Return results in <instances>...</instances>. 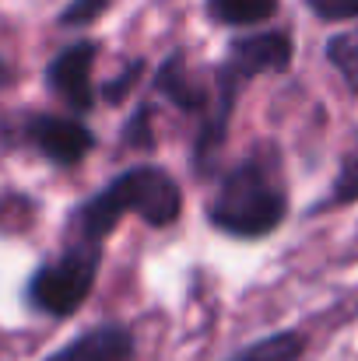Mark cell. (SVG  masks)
I'll list each match as a JSON object with an SVG mask.
<instances>
[{
	"label": "cell",
	"instance_id": "6da1fadb",
	"mask_svg": "<svg viewBox=\"0 0 358 361\" xmlns=\"http://www.w3.org/2000/svg\"><path fill=\"white\" fill-rule=\"evenodd\" d=\"M130 211L155 228L172 225L183 211V197H179L176 179L155 165L130 169L78 207L74 228L85 242H102L119 225V218Z\"/></svg>",
	"mask_w": 358,
	"mask_h": 361
},
{
	"label": "cell",
	"instance_id": "7a4b0ae2",
	"mask_svg": "<svg viewBox=\"0 0 358 361\" xmlns=\"http://www.w3.org/2000/svg\"><path fill=\"white\" fill-rule=\"evenodd\" d=\"M288 63H292V35L288 32H260V35L236 39L229 46V56L218 67L215 99L208 102V113H204L197 144H193V161L201 169H208L211 158L218 154V147L225 144V130L236 113L242 85L260 74H281V71H288Z\"/></svg>",
	"mask_w": 358,
	"mask_h": 361
},
{
	"label": "cell",
	"instance_id": "3957f363",
	"mask_svg": "<svg viewBox=\"0 0 358 361\" xmlns=\"http://www.w3.org/2000/svg\"><path fill=\"white\" fill-rule=\"evenodd\" d=\"M211 225L236 239H263L288 214V190L274 158H246L222 179L211 200Z\"/></svg>",
	"mask_w": 358,
	"mask_h": 361
},
{
	"label": "cell",
	"instance_id": "277c9868",
	"mask_svg": "<svg viewBox=\"0 0 358 361\" xmlns=\"http://www.w3.org/2000/svg\"><path fill=\"white\" fill-rule=\"evenodd\" d=\"M102 263V245L99 242H71L67 252L53 263H42L28 284V302L46 312V316H74L81 302L92 295L95 277Z\"/></svg>",
	"mask_w": 358,
	"mask_h": 361
},
{
	"label": "cell",
	"instance_id": "5b68a950",
	"mask_svg": "<svg viewBox=\"0 0 358 361\" xmlns=\"http://www.w3.org/2000/svg\"><path fill=\"white\" fill-rule=\"evenodd\" d=\"M92 67H95V42H74V46H67V49L46 67L49 88H53L74 113H92V109H95Z\"/></svg>",
	"mask_w": 358,
	"mask_h": 361
},
{
	"label": "cell",
	"instance_id": "8992f818",
	"mask_svg": "<svg viewBox=\"0 0 358 361\" xmlns=\"http://www.w3.org/2000/svg\"><path fill=\"white\" fill-rule=\"evenodd\" d=\"M25 137L35 144L42 158L56 165H78L95 147V137L85 123L64 120V116H32L25 126Z\"/></svg>",
	"mask_w": 358,
	"mask_h": 361
},
{
	"label": "cell",
	"instance_id": "52a82bcc",
	"mask_svg": "<svg viewBox=\"0 0 358 361\" xmlns=\"http://www.w3.org/2000/svg\"><path fill=\"white\" fill-rule=\"evenodd\" d=\"M133 358V334L126 326H95L85 337L71 341L67 348L53 351L46 361H130Z\"/></svg>",
	"mask_w": 358,
	"mask_h": 361
},
{
	"label": "cell",
	"instance_id": "ba28073f",
	"mask_svg": "<svg viewBox=\"0 0 358 361\" xmlns=\"http://www.w3.org/2000/svg\"><path fill=\"white\" fill-rule=\"evenodd\" d=\"M155 85H158V92H162L169 102H176L179 109H186V113H208V92L186 74V63H183L179 53L162 63Z\"/></svg>",
	"mask_w": 358,
	"mask_h": 361
},
{
	"label": "cell",
	"instance_id": "9c48e42d",
	"mask_svg": "<svg viewBox=\"0 0 358 361\" xmlns=\"http://www.w3.org/2000/svg\"><path fill=\"white\" fill-rule=\"evenodd\" d=\"M278 0H208V14L218 25H260L274 18Z\"/></svg>",
	"mask_w": 358,
	"mask_h": 361
},
{
	"label": "cell",
	"instance_id": "30bf717a",
	"mask_svg": "<svg viewBox=\"0 0 358 361\" xmlns=\"http://www.w3.org/2000/svg\"><path fill=\"white\" fill-rule=\"evenodd\" d=\"M302 351H306V337L285 330V334H274V337L256 341L253 348L239 351L232 361H299Z\"/></svg>",
	"mask_w": 358,
	"mask_h": 361
},
{
	"label": "cell",
	"instance_id": "8fae6325",
	"mask_svg": "<svg viewBox=\"0 0 358 361\" xmlns=\"http://www.w3.org/2000/svg\"><path fill=\"white\" fill-rule=\"evenodd\" d=\"M327 60L338 67V74L348 81V88L358 92V32H341L327 42Z\"/></svg>",
	"mask_w": 358,
	"mask_h": 361
},
{
	"label": "cell",
	"instance_id": "7c38bea8",
	"mask_svg": "<svg viewBox=\"0 0 358 361\" xmlns=\"http://www.w3.org/2000/svg\"><path fill=\"white\" fill-rule=\"evenodd\" d=\"M355 200H358V140L345 154L341 172H338L334 190H330V204H355Z\"/></svg>",
	"mask_w": 358,
	"mask_h": 361
},
{
	"label": "cell",
	"instance_id": "4fadbf2b",
	"mask_svg": "<svg viewBox=\"0 0 358 361\" xmlns=\"http://www.w3.org/2000/svg\"><path fill=\"white\" fill-rule=\"evenodd\" d=\"M109 4H113V0H71L67 11L60 14V25H67V28H74V25H92Z\"/></svg>",
	"mask_w": 358,
	"mask_h": 361
},
{
	"label": "cell",
	"instance_id": "5bb4252c",
	"mask_svg": "<svg viewBox=\"0 0 358 361\" xmlns=\"http://www.w3.org/2000/svg\"><path fill=\"white\" fill-rule=\"evenodd\" d=\"M306 7L323 21H355L358 0H306Z\"/></svg>",
	"mask_w": 358,
	"mask_h": 361
}]
</instances>
